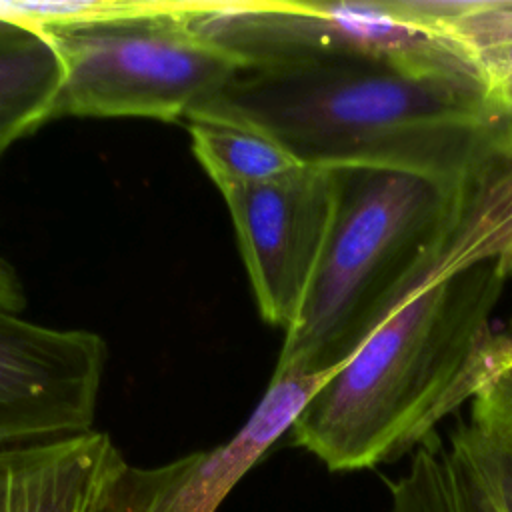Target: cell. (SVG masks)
Here are the masks:
<instances>
[{"label":"cell","mask_w":512,"mask_h":512,"mask_svg":"<svg viewBox=\"0 0 512 512\" xmlns=\"http://www.w3.org/2000/svg\"><path fill=\"white\" fill-rule=\"evenodd\" d=\"M190 118L256 130L304 166L406 172L454 192L512 162V114L490 84L376 58L240 68Z\"/></svg>","instance_id":"obj_1"},{"label":"cell","mask_w":512,"mask_h":512,"mask_svg":"<svg viewBox=\"0 0 512 512\" xmlns=\"http://www.w3.org/2000/svg\"><path fill=\"white\" fill-rule=\"evenodd\" d=\"M506 280L502 256H490L414 292L308 402L292 444L332 472L412 454L508 362L492 324Z\"/></svg>","instance_id":"obj_2"},{"label":"cell","mask_w":512,"mask_h":512,"mask_svg":"<svg viewBox=\"0 0 512 512\" xmlns=\"http://www.w3.org/2000/svg\"><path fill=\"white\" fill-rule=\"evenodd\" d=\"M478 190L454 192L406 172L340 170L334 226L274 372L338 370L414 292L504 256L512 202L494 192L474 198Z\"/></svg>","instance_id":"obj_3"},{"label":"cell","mask_w":512,"mask_h":512,"mask_svg":"<svg viewBox=\"0 0 512 512\" xmlns=\"http://www.w3.org/2000/svg\"><path fill=\"white\" fill-rule=\"evenodd\" d=\"M44 32L62 62L52 118L186 120L242 68L186 28L178 2L164 0L148 16Z\"/></svg>","instance_id":"obj_4"},{"label":"cell","mask_w":512,"mask_h":512,"mask_svg":"<svg viewBox=\"0 0 512 512\" xmlns=\"http://www.w3.org/2000/svg\"><path fill=\"white\" fill-rule=\"evenodd\" d=\"M178 16L242 68L376 58L496 88L464 48L394 20L380 0H186Z\"/></svg>","instance_id":"obj_5"},{"label":"cell","mask_w":512,"mask_h":512,"mask_svg":"<svg viewBox=\"0 0 512 512\" xmlns=\"http://www.w3.org/2000/svg\"><path fill=\"white\" fill-rule=\"evenodd\" d=\"M264 322L290 330L300 316L338 200L340 170L296 166L272 180L222 192Z\"/></svg>","instance_id":"obj_6"},{"label":"cell","mask_w":512,"mask_h":512,"mask_svg":"<svg viewBox=\"0 0 512 512\" xmlns=\"http://www.w3.org/2000/svg\"><path fill=\"white\" fill-rule=\"evenodd\" d=\"M336 372H274L232 438L158 466H132L124 458L88 512H216Z\"/></svg>","instance_id":"obj_7"},{"label":"cell","mask_w":512,"mask_h":512,"mask_svg":"<svg viewBox=\"0 0 512 512\" xmlns=\"http://www.w3.org/2000/svg\"><path fill=\"white\" fill-rule=\"evenodd\" d=\"M106 366L102 336L0 310V448L94 430Z\"/></svg>","instance_id":"obj_8"},{"label":"cell","mask_w":512,"mask_h":512,"mask_svg":"<svg viewBox=\"0 0 512 512\" xmlns=\"http://www.w3.org/2000/svg\"><path fill=\"white\" fill-rule=\"evenodd\" d=\"M124 460L106 432L0 448V512H88Z\"/></svg>","instance_id":"obj_9"},{"label":"cell","mask_w":512,"mask_h":512,"mask_svg":"<svg viewBox=\"0 0 512 512\" xmlns=\"http://www.w3.org/2000/svg\"><path fill=\"white\" fill-rule=\"evenodd\" d=\"M62 62L46 32L0 24V158L52 120Z\"/></svg>","instance_id":"obj_10"},{"label":"cell","mask_w":512,"mask_h":512,"mask_svg":"<svg viewBox=\"0 0 512 512\" xmlns=\"http://www.w3.org/2000/svg\"><path fill=\"white\" fill-rule=\"evenodd\" d=\"M392 512H498L472 472L434 434L410 456L406 472L388 480Z\"/></svg>","instance_id":"obj_11"},{"label":"cell","mask_w":512,"mask_h":512,"mask_svg":"<svg viewBox=\"0 0 512 512\" xmlns=\"http://www.w3.org/2000/svg\"><path fill=\"white\" fill-rule=\"evenodd\" d=\"M196 160L220 192L272 180L300 166L268 136L220 120H186Z\"/></svg>","instance_id":"obj_12"},{"label":"cell","mask_w":512,"mask_h":512,"mask_svg":"<svg viewBox=\"0 0 512 512\" xmlns=\"http://www.w3.org/2000/svg\"><path fill=\"white\" fill-rule=\"evenodd\" d=\"M440 36L464 48L504 100L512 74V0H458V10Z\"/></svg>","instance_id":"obj_13"},{"label":"cell","mask_w":512,"mask_h":512,"mask_svg":"<svg viewBox=\"0 0 512 512\" xmlns=\"http://www.w3.org/2000/svg\"><path fill=\"white\" fill-rule=\"evenodd\" d=\"M164 0H0V22L50 30L118 18L156 14Z\"/></svg>","instance_id":"obj_14"},{"label":"cell","mask_w":512,"mask_h":512,"mask_svg":"<svg viewBox=\"0 0 512 512\" xmlns=\"http://www.w3.org/2000/svg\"><path fill=\"white\" fill-rule=\"evenodd\" d=\"M448 450L472 472L498 512H512V434L458 424Z\"/></svg>","instance_id":"obj_15"},{"label":"cell","mask_w":512,"mask_h":512,"mask_svg":"<svg viewBox=\"0 0 512 512\" xmlns=\"http://www.w3.org/2000/svg\"><path fill=\"white\" fill-rule=\"evenodd\" d=\"M470 422L512 434V360L498 368L472 398Z\"/></svg>","instance_id":"obj_16"},{"label":"cell","mask_w":512,"mask_h":512,"mask_svg":"<svg viewBox=\"0 0 512 512\" xmlns=\"http://www.w3.org/2000/svg\"><path fill=\"white\" fill-rule=\"evenodd\" d=\"M26 304L22 286L12 268L0 260V310L18 314Z\"/></svg>","instance_id":"obj_17"},{"label":"cell","mask_w":512,"mask_h":512,"mask_svg":"<svg viewBox=\"0 0 512 512\" xmlns=\"http://www.w3.org/2000/svg\"><path fill=\"white\" fill-rule=\"evenodd\" d=\"M502 334H504V338L508 342V362H510L512 360V318L506 324V328H502Z\"/></svg>","instance_id":"obj_18"},{"label":"cell","mask_w":512,"mask_h":512,"mask_svg":"<svg viewBox=\"0 0 512 512\" xmlns=\"http://www.w3.org/2000/svg\"><path fill=\"white\" fill-rule=\"evenodd\" d=\"M504 100H506V106H508V110L512 114V74H510V78H508V82L504 86Z\"/></svg>","instance_id":"obj_19"},{"label":"cell","mask_w":512,"mask_h":512,"mask_svg":"<svg viewBox=\"0 0 512 512\" xmlns=\"http://www.w3.org/2000/svg\"><path fill=\"white\" fill-rule=\"evenodd\" d=\"M502 266H504V272L508 276H512V246L508 248V252L502 256Z\"/></svg>","instance_id":"obj_20"},{"label":"cell","mask_w":512,"mask_h":512,"mask_svg":"<svg viewBox=\"0 0 512 512\" xmlns=\"http://www.w3.org/2000/svg\"><path fill=\"white\" fill-rule=\"evenodd\" d=\"M0 24H4V22H0Z\"/></svg>","instance_id":"obj_21"}]
</instances>
